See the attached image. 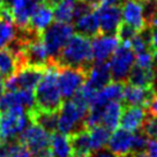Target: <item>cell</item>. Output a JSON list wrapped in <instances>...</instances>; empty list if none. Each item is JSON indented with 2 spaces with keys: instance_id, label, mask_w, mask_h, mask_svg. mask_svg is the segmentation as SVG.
I'll use <instances>...</instances> for the list:
<instances>
[{
  "instance_id": "74e56055",
  "label": "cell",
  "mask_w": 157,
  "mask_h": 157,
  "mask_svg": "<svg viewBox=\"0 0 157 157\" xmlns=\"http://www.w3.org/2000/svg\"><path fill=\"white\" fill-rule=\"evenodd\" d=\"M154 56H155V65H156V67H157V51L154 53Z\"/></svg>"
},
{
  "instance_id": "d6986e66",
  "label": "cell",
  "mask_w": 157,
  "mask_h": 157,
  "mask_svg": "<svg viewBox=\"0 0 157 157\" xmlns=\"http://www.w3.org/2000/svg\"><path fill=\"white\" fill-rule=\"evenodd\" d=\"M73 157H89L93 152L89 131L82 128L78 132L68 135Z\"/></svg>"
},
{
  "instance_id": "e0dca14e",
  "label": "cell",
  "mask_w": 157,
  "mask_h": 157,
  "mask_svg": "<svg viewBox=\"0 0 157 157\" xmlns=\"http://www.w3.org/2000/svg\"><path fill=\"white\" fill-rule=\"evenodd\" d=\"M157 81V67L154 68H143L139 65H134L129 72L127 82L133 86L144 87V88H156Z\"/></svg>"
},
{
  "instance_id": "ab89813d",
  "label": "cell",
  "mask_w": 157,
  "mask_h": 157,
  "mask_svg": "<svg viewBox=\"0 0 157 157\" xmlns=\"http://www.w3.org/2000/svg\"><path fill=\"white\" fill-rule=\"evenodd\" d=\"M2 4H4V0H0V7L2 6Z\"/></svg>"
},
{
  "instance_id": "5bb4252c",
  "label": "cell",
  "mask_w": 157,
  "mask_h": 157,
  "mask_svg": "<svg viewBox=\"0 0 157 157\" xmlns=\"http://www.w3.org/2000/svg\"><path fill=\"white\" fill-rule=\"evenodd\" d=\"M147 116L148 111H146V108L135 105H124L119 126L129 132H136L142 128Z\"/></svg>"
},
{
  "instance_id": "1f68e13d",
  "label": "cell",
  "mask_w": 157,
  "mask_h": 157,
  "mask_svg": "<svg viewBox=\"0 0 157 157\" xmlns=\"http://www.w3.org/2000/svg\"><path fill=\"white\" fill-rule=\"evenodd\" d=\"M148 113L157 117V94L155 95V97L152 98L151 103L149 104V106H148Z\"/></svg>"
},
{
  "instance_id": "7a4b0ae2",
  "label": "cell",
  "mask_w": 157,
  "mask_h": 157,
  "mask_svg": "<svg viewBox=\"0 0 157 157\" xmlns=\"http://www.w3.org/2000/svg\"><path fill=\"white\" fill-rule=\"evenodd\" d=\"M88 111V99L78 90L73 97L65 101L59 109L58 132L71 135L84 128V120Z\"/></svg>"
},
{
  "instance_id": "52a82bcc",
  "label": "cell",
  "mask_w": 157,
  "mask_h": 157,
  "mask_svg": "<svg viewBox=\"0 0 157 157\" xmlns=\"http://www.w3.org/2000/svg\"><path fill=\"white\" fill-rule=\"evenodd\" d=\"M88 71L73 67H58V86L63 99L72 98L82 88Z\"/></svg>"
},
{
  "instance_id": "7c38bea8",
  "label": "cell",
  "mask_w": 157,
  "mask_h": 157,
  "mask_svg": "<svg viewBox=\"0 0 157 157\" xmlns=\"http://www.w3.org/2000/svg\"><path fill=\"white\" fill-rule=\"evenodd\" d=\"M133 140L134 132H129L121 127L117 128L109 139V151L116 157H128L133 152Z\"/></svg>"
},
{
  "instance_id": "8fae6325",
  "label": "cell",
  "mask_w": 157,
  "mask_h": 157,
  "mask_svg": "<svg viewBox=\"0 0 157 157\" xmlns=\"http://www.w3.org/2000/svg\"><path fill=\"white\" fill-rule=\"evenodd\" d=\"M121 13L124 22L139 33L148 27L143 12L142 0H124L121 4Z\"/></svg>"
},
{
  "instance_id": "30bf717a",
  "label": "cell",
  "mask_w": 157,
  "mask_h": 157,
  "mask_svg": "<svg viewBox=\"0 0 157 157\" xmlns=\"http://www.w3.org/2000/svg\"><path fill=\"white\" fill-rule=\"evenodd\" d=\"M126 83L127 84H124L123 99H121L124 105H135L148 109L152 98L157 94L156 89L133 86L128 82Z\"/></svg>"
},
{
  "instance_id": "9c48e42d",
  "label": "cell",
  "mask_w": 157,
  "mask_h": 157,
  "mask_svg": "<svg viewBox=\"0 0 157 157\" xmlns=\"http://www.w3.org/2000/svg\"><path fill=\"white\" fill-rule=\"evenodd\" d=\"M99 22V31L104 35H116L121 25L123 13L119 5H99L96 8Z\"/></svg>"
},
{
  "instance_id": "3957f363",
  "label": "cell",
  "mask_w": 157,
  "mask_h": 157,
  "mask_svg": "<svg viewBox=\"0 0 157 157\" xmlns=\"http://www.w3.org/2000/svg\"><path fill=\"white\" fill-rule=\"evenodd\" d=\"M63 103L58 86V66L51 64L35 89V104L42 111H59Z\"/></svg>"
},
{
  "instance_id": "8d00e7d4",
  "label": "cell",
  "mask_w": 157,
  "mask_h": 157,
  "mask_svg": "<svg viewBox=\"0 0 157 157\" xmlns=\"http://www.w3.org/2000/svg\"><path fill=\"white\" fill-rule=\"evenodd\" d=\"M6 93L5 90V78L0 75V97Z\"/></svg>"
},
{
  "instance_id": "836d02e7",
  "label": "cell",
  "mask_w": 157,
  "mask_h": 157,
  "mask_svg": "<svg viewBox=\"0 0 157 157\" xmlns=\"http://www.w3.org/2000/svg\"><path fill=\"white\" fill-rule=\"evenodd\" d=\"M93 157H116L112 152L110 151H103V150H99L97 152H94Z\"/></svg>"
},
{
  "instance_id": "ffe728a7",
  "label": "cell",
  "mask_w": 157,
  "mask_h": 157,
  "mask_svg": "<svg viewBox=\"0 0 157 157\" xmlns=\"http://www.w3.org/2000/svg\"><path fill=\"white\" fill-rule=\"evenodd\" d=\"M123 110L124 103L120 101H113V102L108 103L102 110L101 126L105 127L110 132H113L114 129H117L119 126Z\"/></svg>"
},
{
  "instance_id": "5b68a950",
  "label": "cell",
  "mask_w": 157,
  "mask_h": 157,
  "mask_svg": "<svg viewBox=\"0 0 157 157\" xmlns=\"http://www.w3.org/2000/svg\"><path fill=\"white\" fill-rule=\"evenodd\" d=\"M29 123L25 109H13L0 116V142L17 140Z\"/></svg>"
},
{
  "instance_id": "d4e9b609",
  "label": "cell",
  "mask_w": 157,
  "mask_h": 157,
  "mask_svg": "<svg viewBox=\"0 0 157 157\" xmlns=\"http://www.w3.org/2000/svg\"><path fill=\"white\" fill-rule=\"evenodd\" d=\"M90 134V142H91V149L93 152H97L103 150L104 147L108 144L110 139V131H108L103 126H96L88 129Z\"/></svg>"
},
{
  "instance_id": "d590c367",
  "label": "cell",
  "mask_w": 157,
  "mask_h": 157,
  "mask_svg": "<svg viewBox=\"0 0 157 157\" xmlns=\"http://www.w3.org/2000/svg\"><path fill=\"white\" fill-rule=\"evenodd\" d=\"M83 1L89 4L90 6H93L94 8H97L98 6L101 5V2H102V0H83Z\"/></svg>"
},
{
  "instance_id": "6da1fadb",
  "label": "cell",
  "mask_w": 157,
  "mask_h": 157,
  "mask_svg": "<svg viewBox=\"0 0 157 157\" xmlns=\"http://www.w3.org/2000/svg\"><path fill=\"white\" fill-rule=\"evenodd\" d=\"M54 64L58 67H73L89 71L94 64L91 38L78 33L73 34L61 49Z\"/></svg>"
},
{
  "instance_id": "8992f818",
  "label": "cell",
  "mask_w": 157,
  "mask_h": 157,
  "mask_svg": "<svg viewBox=\"0 0 157 157\" xmlns=\"http://www.w3.org/2000/svg\"><path fill=\"white\" fill-rule=\"evenodd\" d=\"M135 53L131 45L126 43H120L116 51L111 56V60L109 61L111 69V78L116 82H127L128 75L135 63Z\"/></svg>"
},
{
  "instance_id": "484cf974",
  "label": "cell",
  "mask_w": 157,
  "mask_h": 157,
  "mask_svg": "<svg viewBox=\"0 0 157 157\" xmlns=\"http://www.w3.org/2000/svg\"><path fill=\"white\" fill-rule=\"evenodd\" d=\"M17 28L13 22L0 20V50L5 49L16 37Z\"/></svg>"
},
{
  "instance_id": "d6a6232c",
  "label": "cell",
  "mask_w": 157,
  "mask_h": 157,
  "mask_svg": "<svg viewBox=\"0 0 157 157\" xmlns=\"http://www.w3.org/2000/svg\"><path fill=\"white\" fill-rule=\"evenodd\" d=\"M148 27L151 29H157V12L148 20Z\"/></svg>"
},
{
  "instance_id": "e575fe53",
  "label": "cell",
  "mask_w": 157,
  "mask_h": 157,
  "mask_svg": "<svg viewBox=\"0 0 157 157\" xmlns=\"http://www.w3.org/2000/svg\"><path fill=\"white\" fill-rule=\"evenodd\" d=\"M21 0H4V4L2 5L7 6V7H10V10L14 7L15 5H17Z\"/></svg>"
},
{
  "instance_id": "277c9868",
  "label": "cell",
  "mask_w": 157,
  "mask_h": 157,
  "mask_svg": "<svg viewBox=\"0 0 157 157\" xmlns=\"http://www.w3.org/2000/svg\"><path fill=\"white\" fill-rule=\"evenodd\" d=\"M73 34L74 27L71 23H61V22H57V21L54 23H51L43 31L42 39H43L45 48L49 52L52 64H54L61 49L68 42V39L72 37Z\"/></svg>"
},
{
  "instance_id": "83f0119b",
  "label": "cell",
  "mask_w": 157,
  "mask_h": 157,
  "mask_svg": "<svg viewBox=\"0 0 157 157\" xmlns=\"http://www.w3.org/2000/svg\"><path fill=\"white\" fill-rule=\"evenodd\" d=\"M146 135H147L149 139H157V117L155 116H151L148 113L147 118L144 120V124H143L142 128H141Z\"/></svg>"
},
{
  "instance_id": "60d3db41",
  "label": "cell",
  "mask_w": 157,
  "mask_h": 157,
  "mask_svg": "<svg viewBox=\"0 0 157 157\" xmlns=\"http://www.w3.org/2000/svg\"><path fill=\"white\" fill-rule=\"evenodd\" d=\"M0 116H1V113H0Z\"/></svg>"
},
{
  "instance_id": "ac0fdd59",
  "label": "cell",
  "mask_w": 157,
  "mask_h": 157,
  "mask_svg": "<svg viewBox=\"0 0 157 157\" xmlns=\"http://www.w3.org/2000/svg\"><path fill=\"white\" fill-rule=\"evenodd\" d=\"M74 30L83 36H87L89 38H93L98 34L99 31V22L96 10H93L86 13V14L78 16V19L74 20Z\"/></svg>"
},
{
  "instance_id": "4316f807",
  "label": "cell",
  "mask_w": 157,
  "mask_h": 157,
  "mask_svg": "<svg viewBox=\"0 0 157 157\" xmlns=\"http://www.w3.org/2000/svg\"><path fill=\"white\" fill-rule=\"evenodd\" d=\"M136 34H139V31L132 28L131 25H128L127 23H121L119 25V28L117 30V34L116 36L119 39V43H126V44H129V42L132 40V38L135 36Z\"/></svg>"
},
{
  "instance_id": "603a6c76",
  "label": "cell",
  "mask_w": 157,
  "mask_h": 157,
  "mask_svg": "<svg viewBox=\"0 0 157 157\" xmlns=\"http://www.w3.org/2000/svg\"><path fill=\"white\" fill-rule=\"evenodd\" d=\"M50 151H51V157H73L68 135L60 132L51 134Z\"/></svg>"
},
{
  "instance_id": "7402d4cb",
  "label": "cell",
  "mask_w": 157,
  "mask_h": 157,
  "mask_svg": "<svg viewBox=\"0 0 157 157\" xmlns=\"http://www.w3.org/2000/svg\"><path fill=\"white\" fill-rule=\"evenodd\" d=\"M22 68L19 57L12 52L8 48L0 50V75L4 78H8L17 73Z\"/></svg>"
},
{
  "instance_id": "2e32d148",
  "label": "cell",
  "mask_w": 157,
  "mask_h": 157,
  "mask_svg": "<svg viewBox=\"0 0 157 157\" xmlns=\"http://www.w3.org/2000/svg\"><path fill=\"white\" fill-rule=\"evenodd\" d=\"M124 83L111 81L104 88L98 91L91 102L89 104V108H103L108 103L113 101H121L123 99Z\"/></svg>"
},
{
  "instance_id": "ba28073f",
  "label": "cell",
  "mask_w": 157,
  "mask_h": 157,
  "mask_svg": "<svg viewBox=\"0 0 157 157\" xmlns=\"http://www.w3.org/2000/svg\"><path fill=\"white\" fill-rule=\"evenodd\" d=\"M50 133L46 132L39 125L31 121L17 137L20 142L28 148V150L31 152V156L50 151Z\"/></svg>"
},
{
  "instance_id": "f546056e",
  "label": "cell",
  "mask_w": 157,
  "mask_h": 157,
  "mask_svg": "<svg viewBox=\"0 0 157 157\" xmlns=\"http://www.w3.org/2000/svg\"><path fill=\"white\" fill-rule=\"evenodd\" d=\"M144 152H146V156L147 157H157V140L149 139Z\"/></svg>"
},
{
  "instance_id": "f1b7e54d",
  "label": "cell",
  "mask_w": 157,
  "mask_h": 157,
  "mask_svg": "<svg viewBox=\"0 0 157 157\" xmlns=\"http://www.w3.org/2000/svg\"><path fill=\"white\" fill-rule=\"evenodd\" d=\"M8 157H31V152L28 150V148L23 146L19 140L13 141L10 154Z\"/></svg>"
},
{
  "instance_id": "9a60e30c",
  "label": "cell",
  "mask_w": 157,
  "mask_h": 157,
  "mask_svg": "<svg viewBox=\"0 0 157 157\" xmlns=\"http://www.w3.org/2000/svg\"><path fill=\"white\" fill-rule=\"evenodd\" d=\"M53 20V8L46 2H38L35 7L29 21L28 29L35 34L42 35Z\"/></svg>"
},
{
  "instance_id": "cb8c5ba5",
  "label": "cell",
  "mask_w": 157,
  "mask_h": 157,
  "mask_svg": "<svg viewBox=\"0 0 157 157\" xmlns=\"http://www.w3.org/2000/svg\"><path fill=\"white\" fill-rule=\"evenodd\" d=\"M76 0H60L53 7V19L57 22L71 23L74 20V10Z\"/></svg>"
},
{
  "instance_id": "4dcf8cb0",
  "label": "cell",
  "mask_w": 157,
  "mask_h": 157,
  "mask_svg": "<svg viewBox=\"0 0 157 157\" xmlns=\"http://www.w3.org/2000/svg\"><path fill=\"white\" fill-rule=\"evenodd\" d=\"M150 50H151L154 53L157 51V29H151V35H150Z\"/></svg>"
},
{
  "instance_id": "44dd1931",
  "label": "cell",
  "mask_w": 157,
  "mask_h": 157,
  "mask_svg": "<svg viewBox=\"0 0 157 157\" xmlns=\"http://www.w3.org/2000/svg\"><path fill=\"white\" fill-rule=\"evenodd\" d=\"M37 2L33 0H21L17 5H15L12 8L13 13V20L14 25L19 29H28L29 21L31 17V14L34 12Z\"/></svg>"
},
{
  "instance_id": "4fadbf2b",
  "label": "cell",
  "mask_w": 157,
  "mask_h": 157,
  "mask_svg": "<svg viewBox=\"0 0 157 157\" xmlns=\"http://www.w3.org/2000/svg\"><path fill=\"white\" fill-rule=\"evenodd\" d=\"M119 45V39L116 35L98 34L91 39L94 61H106Z\"/></svg>"
},
{
  "instance_id": "f35d334b",
  "label": "cell",
  "mask_w": 157,
  "mask_h": 157,
  "mask_svg": "<svg viewBox=\"0 0 157 157\" xmlns=\"http://www.w3.org/2000/svg\"><path fill=\"white\" fill-rule=\"evenodd\" d=\"M33 1H35V2H44V1H46V0H33Z\"/></svg>"
}]
</instances>
